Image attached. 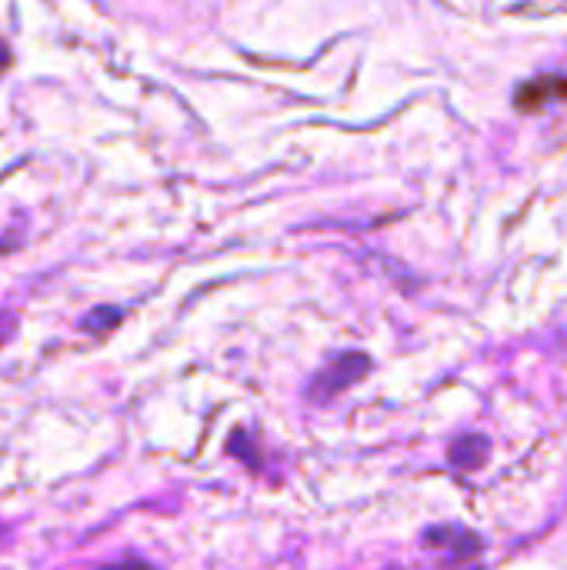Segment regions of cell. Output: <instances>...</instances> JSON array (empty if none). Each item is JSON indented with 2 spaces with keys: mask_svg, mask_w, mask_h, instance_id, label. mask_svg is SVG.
<instances>
[{
  "mask_svg": "<svg viewBox=\"0 0 567 570\" xmlns=\"http://www.w3.org/2000/svg\"><path fill=\"white\" fill-rule=\"evenodd\" d=\"M368 371H371L368 354H361V351L338 354V357H331V361H328V364L311 377V384H307V397H311L314 404L334 401L341 391H348L351 384H358L361 377H368Z\"/></svg>",
  "mask_w": 567,
  "mask_h": 570,
  "instance_id": "obj_1",
  "label": "cell"
},
{
  "mask_svg": "<svg viewBox=\"0 0 567 570\" xmlns=\"http://www.w3.org/2000/svg\"><path fill=\"white\" fill-rule=\"evenodd\" d=\"M424 548L441 551V554H448L454 561H471V558H478L485 551V541L475 531L461 528V524H441V528L424 531Z\"/></svg>",
  "mask_w": 567,
  "mask_h": 570,
  "instance_id": "obj_2",
  "label": "cell"
},
{
  "mask_svg": "<svg viewBox=\"0 0 567 570\" xmlns=\"http://www.w3.org/2000/svg\"><path fill=\"white\" fill-rule=\"evenodd\" d=\"M555 97H567V80H558V77H541V80H531V83H525L518 94H515V104H518V110H541L548 100H555Z\"/></svg>",
  "mask_w": 567,
  "mask_h": 570,
  "instance_id": "obj_3",
  "label": "cell"
},
{
  "mask_svg": "<svg viewBox=\"0 0 567 570\" xmlns=\"http://www.w3.org/2000/svg\"><path fill=\"white\" fill-rule=\"evenodd\" d=\"M488 441L481 434H465L451 444V464L461 471H478L488 461Z\"/></svg>",
  "mask_w": 567,
  "mask_h": 570,
  "instance_id": "obj_4",
  "label": "cell"
},
{
  "mask_svg": "<svg viewBox=\"0 0 567 570\" xmlns=\"http://www.w3.org/2000/svg\"><path fill=\"white\" fill-rule=\"evenodd\" d=\"M120 317H124V311L97 307V311H90V314L84 317V331H90V334H107L110 327H117V324H120Z\"/></svg>",
  "mask_w": 567,
  "mask_h": 570,
  "instance_id": "obj_5",
  "label": "cell"
},
{
  "mask_svg": "<svg viewBox=\"0 0 567 570\" xmlns=\"http://www.w3.org/2000/svg\"><path fill=\"white\" fill-rule=\"evenodd\" d=\"M104 570H154V564L137 561V558H127V561H117V564H110V568H104Z\"/></svg>",
  "mask_w": 567,
  "mask_h": 570,
  "instance_id": "obj_6",
  "label": "cell"
},
{
  "mask_svg": "<svg viewBox=\"0 0 567 570\" xmlns=\"http://www.w3.org/2000/svg\"><path fill=\"white\" fill-rule=\"evenodd\" d=\"M3 63H7V50L0 47V67H3Z\"/></svg>",
  "mask_w": 567,
  "mask_h": 570,
  "instance_id": "obj_7",
  "label": "cell"
},
{
  "mask_svg": "<svg viewBox=\"0 0 567 570\" xmlns=\"http://www.w3.org/2000/svg\"><path fill=\"white\" fill-rule=\"evenodd\" d=\"M388 570H398V568H388Z\"/></svg>",
  "mask_w": 567,
  "mask_h": 570,
  "instance_id": "obj_8",
  "label": "cell"
}]
</instances>
